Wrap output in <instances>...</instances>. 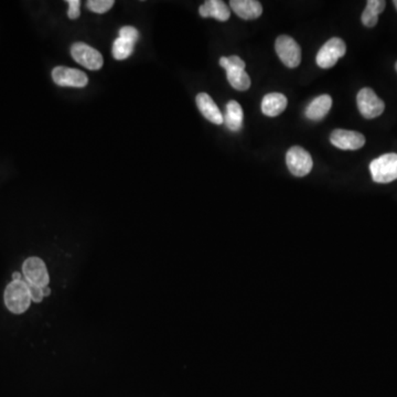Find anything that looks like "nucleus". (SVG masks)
Here are the masks:
<instances>
[{
    "label": "nucleus",
    "instance_id": "3",
    "mask_svg": "<svg viewBox=\"0 0 397 397\" xmlns=\"http://www.w3.org/2000/svg\"><path fill=\"white\" fill-rule=\"evenodd\" d=\"M369 171L373 181L389 183L397 179V154H382L369 163Z\"/></svg>",
    "mask_w": 397,
    "mask_h": 397
},
{
    "label": "nucleus",
    "instance_id": "1",
    "mask_svg": "<svg viewBox=\"0 0 397 397\" xmlns=\"http://www.w3.org/2000/svg\"><path fill=\"white\" fill-rule=\"evenodd\" d=\"M220 65L225 69L226 77L232 88L237 91H247L251 88V79L245 72V62L236 55L230 58L222 57Z\"/></svg>",
    "mask_w": 397,
    "mask_h": 397
},
{
    "label": "nucleus",
    "instance_id": "14",
    "mask_svg": "<svg viewBox=\"0 0 397 397\" xmlns=\"http://www.w3.org/2000/svg\"><path fill=\"white\" fill-rule=\"evenodd\" d=\"M198 14L203 18L212 17L218 21H227L231 17L229 6L221 0H207L198 8Z\"/></svg>",
    "mask_w": 397,
    "mask_h": 397
},
{
    "label": "nucleus",
    "instance_id": "15",
    "mask_svg": "<svg viewBox=\"0 0 397 397\" xmlns=\"http://www.w3.org/2000/svg\"><path fill=\"white\" fill-rule=\"evenodd\" d=\"M331 106H332V99H331L330 95L323 94V95L316 97L307 106L305 115H306L307 119H312V121H320L328 115Z\"/></svg>",
    "mask_w": 397,
    "mask_h": 397
},
{
    "label": "nucleus",
    "instance_id": "22",
    "mask_svg": "<svg viewBox=\"0 0 397 397\" xmlns=\"http://www.w3.org/2000/svg\"><path fill=\"white\" fill-rule=\"evenodd\" d=\"M27 283L28 290H29V295H30L31 301L34 303H41L43 299V292H42V287L37 286V285L30 284Z\"/></svg>",
    "mask_w": 397,
    "mask_h": 397
},
{
    "label": "nucleus",
    "instance_id": "2",
    "mask_svg": "<svg viewBox=\"0 0 397 397\" xmlns=\"http://www.w3.org/2000/svg\"><path fill=\"white\" fill-rule=\"evenodd\" d=\"M31 298L26 281H11L5 290L6 307L12 314H20L30 307Z\"/></svg>",
    "mask_w": 397,
    "mask_h": 397
},
{
    "label": "nucleus",
    "instance_id": "8",
    "mask_svg": "<svg viewBox=\"0 0 397 397\" xmlns=\"http://www.w3.org/2000/svg\"><path fill=\"white\" fill-rule=\"evenodd\" d=\"M71 54L77 63L92 71L101 69L104 62L102 54L96 49L83 42H77L72 45Z\"/></svg>",
    "mask_w": 397,
    "mask_h": 397
},
{
    "label": "nucleus",
    "instance_id": "13",
    "mask_svg": "<svg viewBox=\"0 0 397 397\" xmlns=\"http://www.w3.org/2000/svg\"><path fill=\"white\" fill-rule=\"evenodd\" d=\"M230 6L244 20L257 19L263 14L262 3L257 0H231Z\"/></svg>",
    "mask_w": 397,
    "mask_h": 397
},
{
    "label": "nucleus",
    "instance_id": "24",
    "mask_svg": "<svg viewBox=\"0 0 397 397\" xmlns=\"http://www.w3.org/2000/svg\"><path fill=\"white\" fill-rule=\"evenodd\" d=\"M42 292H43L44 297H48L51 294V289H50L49 286L42 287Z\"/></svg>",
    "mask_w": 397,
    "mask_h": 397
},
{
    "label": "nucleus",
    "instance_id": "9",
    "mask_svg": "<svg viewBox=\"0 0 397 397\" xmlns=\"http://www.w3.org/2000/svg\"><path fill=\"white\" fill-rule=\"evenodd\" d=\"M52 79L59 86L69 88H84L88 83V75L84 72L66 66H55L52 71Z\"/></svg>",
    "mask_w": 397,
    "mask_h": 397
},
{
    "label": "nucleus",
    "instance_id": "12",
    "mask_svg": "<svg viewBox=\"0 0 397 397\" xmlns=\"http://www.w3.org/2000/svg\"><path fill=\"white\" fill-rule=\"evenodd\" d=\"M196 106H198L200 113L213 124H223V115L221 113L218 105L215 104L212 97L207 93H198L196 95Z\"/></svg>",
    "mask_w": 397,
    "mask_h": 397
},
{
    "label": "nucleus",
    "instance_id": "19",
    "mask_svg": "<svg viewBox=\"0 0 397 397\" xmlns=\"http://www.w3.org/2000/svg\"><path fill=\"white\" fill-rule=\"evenodd\" d=\"M134 47H135V42L119 37L113 44L114 58L116 60H125V59L130 58L134 52Z\"/></svg>",
    "mask_w": 397,
    "mask_h": 397
},
{
    "label": "nucleus",
    "instance_id": "27",
    "mask_svg": "<svg viewBox=\"0 0 397 397\" xmlns=\"http://www.w3.org/2000/svg\"><path fill=\"white\" fill-rule=\"evenodd\" d=\"M395 69H396V71H397V62H396V64H395Z\"/></svg>",
    "mask_w": 397,
    "mask_h": 397
},
{
    "label": "nucleus",
    "instance_id": "11",
    "mask_svg": "<svg viewBox=\"0 0 397 397\" xmlns=\"http://www.w3.org/2000/svg\"><path fill=\"white\" fill-rule=\"evenodd\" d=\"M330 141L336 148L343 150H358L365 143V137L358 132L336 130L331 132Z\"/></svg>",
    "mask_w": 397,
    "mask_h": 397
},
{
    "label": "nucleus",
    "instance_id": "16",
    "mask_svg": "<svg viewBox=\"0 0 397 397\" xmlns=\"http://www.w3.org/2000/svg\"><path fill=\"white\" fill-rule=\"evenodd\" d=\"M287 97L281 93H269L265 95L262 102V112L268 117H276L286 110Z\"/></svg>",
    "mask_w": 397,
    "mask_h": 397
},
{
    "label": "nucleus",
    "instance_id": "17",
    "mask_svg": "<svg viewBox=\"0 0 397 397\" xmlns=\"http://www.w3.org/2000/svg\"><path fill=\"white\" fill-rule=\"evenodd\" d=\"M224 124L232 132H238L243 126V119H244V113H243L242 106L236 101H230L226 104L225 114L223 116Z\"/></svg>",
    "mask_w": 397,
    "mask_h": 397
},
{
    "label": "nucleus",
    "instance_id": "5",
    "mask_svg": "<svg viewBox=\"0 0 397 397\" xmlns=\"http://www.w3.org/2000/svg\"><path fill=\"white\" fill-rule=\"evenodd\" d=\"M358 110L364 119H373L383 114L385 104L372 88H364L356 96Z\"/></svg>",
    "mask_w": 397,
    "mask_h": 397
},
{
    "label": "nucleus",
    "instance_id": "25",
    "mask_svg": "<svg viewBox=\"0 0 397 397\" xmlns=\"http://www.w3.org/2000/svg\"><path fill=\"white\" fill-rule=\"evenodd\" d=\"M12 279H14V281H22L21 274L17 273V272L12 274Z\"/></svg>",
    "mask_w": 397,
    "mask_h": 397
},
{
    "label": "nucleus",
    "instance_id": "18",
    "mask_svg": "<svg viewBox=\"0 0 397 397\" xmlns=\"http://www.w3.org/2000/svg\"><path fill=\"white\" fill-rule=\"evenodd\" d=\"M386 3L384 0H369L367 8L364 9L361 20L365 27L373 28L378 21V16L385 9Z\"/></svg>",
    "mask_w": 397,
    "mask_h": 397
},
{
    "label": "nucleus",
    "instance_id": "21",
    "mask_svg": "<svg viewBox=\"0 0 397 397\" xmlns=\"http://www.w3.org/2000/svg\"><path fill=\"white\" fill-rule=\"evenodd\" d=\"M119 37L127 39V40H130V41L135 42L136 43L138 39H139V32H138L136 28L132 27V26H126V27H123L121 30H119Z\"/></svg>",
    "mask_w": 397,
    "mask_h": 397
},
{
    "label": "nucleus",
    "instance_id": "23",
    "mask_svg": "<svg viewBox=\"0 0 397 397\" xmlns=\"http://www.w3.org/2000/svg\"><path fill=\"white\" fill-rule=\"evenodd\" d=\"M68 5H69V11H68V17L70 19H77L80 17V7L81 1L80 0H69L68 1Z\"/></svg>",
    "mask_w": 397,
    "mask_h": 397
},
{
    "label": "nucleus",
    "instance_id": "6",
    "mask_svg": "<svg viewBox=\"0 0 397 397\" xmlns=\"http://www.w3.org/2000/svg\"><path fill=\"white\" fill-rule=\"evenodd\" d=\"M276 53L281 62L290 69H295L301 62L299 44L288 36H279L275 43Z\"/></svg>",
    "mask_w": 397,
    "mask_h": 397
},
{
    "label": "nucleus",
    "instance_id": "20",
    "mask_svg": "<svg viewBox=\"0 0 397 397\" xmlns=\"http://www.w3.org/2000/svg\"><path fill=\"white\" fill-rule=\"evenodd\" d=\"M114 6L113 0H90L88 8L96 14H105Z\"/></svg>",
    "mask_w": 397,
    "mask_h": 397
},
{
    "label": "nucleus",
    "instance_id": "4",
    "mask_svg": "<svg viewBox=\"0 0 397 397\" xmlns=\"http://www.w3.org/2000/svg\"><path fill=\"white\" fill-rule=\"evenodd\" d=\"M347 53V45L340 38H332L323 44L316 57V62L321 69H330Z\"/></svg>",
    "mask_w": 397,
    "mask_h": 397
},
{
    "label": "nucleus",
    "instance_id": "26",
    "mask_svg": "<svg viewBox=\"0 0 397 397\" xmlns=\"http://www.w3.org/2000/svg\"><path fill=\"white\" fill-rule=\"evenodd\" d=\"M393 3H394L395 7H396L397 9V0H394V1H393Z\"/></svg>",
    "mask_w": 397,
    "mask_h": 397
},
{
    "label": "nucleus",
    "instance_id": "7",
    "mask_svg": "<svg viewBox=\"0 0 397 397\" xmlns=\"http://www.w3.org/2000/svg\"><path fill=\"white\" fill-rule=\"evenodd\" d=\"M286 163L290 172L296 176H307L314 165L310 154L299 146L292 147L287 152Z\"/></svg>",
    "mask_w": 397,
    "mask_h": 397
},
{
    "label": "nucleus",
    "instance_id": "10",
    "mask_svg": "<svg viewBox=\"0 0 397 397\" xmlns=\"http://www.w3.org/2000/svg\"><path fill=\"white\" fill-rule=\"evenodd\" d=\"M26 281L37 286L45 287L49 285L50 277L47 266L42 259L38 257H30L26 259L22 266Z\"/></svg>",
    "mask_w": 397,
    "mask_h": 397
}]
</instances>
